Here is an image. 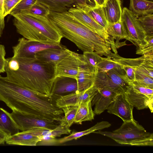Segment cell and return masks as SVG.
Instances as JSON below:
<instances>
[{
    "label": "cell",
    "instance_id": "cell-4",
    "mask_svg": "<svg viewBox=\"0 0 153 153\" xmlns=\"http://www.w3.org/2000/svg\"><path fill=\"white\" fill-rule=\"evenodd\" d=\"M17 32L28 40L60 44L62 38L48 17L19 12L11 15Z\"/></svg>",
    "mask_w": 153,
    "mask_h": 153
},
{
    "label": "cell",
    "instance_id": "cell-1",
    "mask_svg": "<svg viewBox=\"0 0 153 153\" xmlns=\"http://www.w3.org/2000/svg\"><path fill=\"white\" fill-rule=\"evenodd\" d=\"M53 99L40 96L0 75V100L13 111L46 120L59 122L64 112Z\"/></svg>",
    "mask_w": 153,
    "mask_h": 153
},
{
    "label": "cell",
    "instance_id": "cell-37",
    "mask_svg": "<svg viewBox=\"0 0 153 153\" xmlns=\"http://www.w3.org/2000/svg\"><path fill=\"white\" fill-rule=\"evenodd\" d=\"M22 0H4V16L10 14L12 10Z\"/></svg>",
    "mask_w": 153,
    "mask_h": 153
},
{
    "label": "cell",
    "instance_id": "cell-33",
    "mask_svg": "<svg viewBox=\"0 0 153 153\" xmlns=\"http://www.w3.org/2000/svg\"><path fill=\"white\" fill-rule=\"evenodd\" d=\"M137 19L147 34L153 35V14L137 17Z\"/></svg>",
    "mask_w": 153,
    "mask_h": 153
},
{
    "label": "cell",
    "instance_id": "cell-28",
    "mask_svg": "<svg viewBox=\"0 0 153 153\" xmlns=\"http://www.w3.org/2000/svg\"><path fill=\"white\" fill-rule=\"evenodd\" d=\"M106 30L109 35L115 39L116 42L115 43L116 47L117 45L120 43V40L123 39H126L128 37L121 20L113 23L108 22Z\"/></svg>",
    "mask_w": 153,
    "mask_h": 153
},
{
    "label": "cell",
    "instance_id": "cell-31",
    "mask_svg": "<svg viewBox=\"0 0 153 153\" xmlns=\"http://www.w3.org/2000/svg\"><path fill=\"white\" fill-rule=\"evenodd\" d=\"M120 68V65L114 60L106 57L98 64L95 70L100 73H106L112 69Z\"/></svg>",
    "mask_w": 153,
    "mask_h": 153
},
{
    "label": "cell",
    "instance_id": "cell-15",
    "mask_svg": "<svg viewBox=\"0 0 153 153\" xmlns=\"http://www.w3.org/2000/svg\"><path fill=\"white\" fill-rule=\"evenodd\" d=\"M98 90L91 103L92 106L95 105L93 111L95 114L100 115L107 109L118 94L108 89Z\"/></svg>",
    "mask_w": 153,
    "mask_h": 153
},
{
    "label": "cell",
    "instance_id": "cell-25",
    "mask_svg": "<svg viewBox=\"0 0 153 153\" xmlns=\"http://www.w3.org/2000/svg\"><path fill=\"white\" fill-rule=\"evenodd\" d=\"M111 123L106 121L97 122L94 126L86 130L79 131H73L68 136L58 139L59 143H63L73 140H76L84 135L94 133L97 131L101 130L110 127Z\"/></svg>",
    "mask_w": 153,
    "mask_h": 153
},
{
    "label": "cell",
    "instance_id": "cell-7",
    "mask_svg": "<svg viewBox=\"0 0 153 153\" xmlns=\"http://www.w3.org/2000/svg\"><path fill=\"white\" fill-rule=\"evenodd\" d=\"M60 44H50L30 40L22 37L18 40L17 44L12 47L13 56L16 58H30L35 57L39 52L51 48H60Z\"/></svg>",
    "mask_w": 153,
    "mask_h": 153
},
{
    "label": "cell",
    "instance_id": "cell-6",
    "mask_svg": "<svg viewBox=\"0 0 153 153\" xmlns=\"http://www.w3.org/2000/svg\"><path fill=\"white\" fill-rule=\"evenodd\" d=\"M121 20L127 34L126 40L132 42L137 48H140L146 43L145 38L147 35L146 33L137 17L126 7L122 9Z\"/></svg>",
    "mask_w": 153,
    "mask_h": 153
},
{
    "label": "cell",
    "instance_id": "cell-18",
    "mask_svg": "<svg viewBox=\"0 0 153 153\" xmlns=\"http://www.w3.org/2000/svg\"><path fill=\"white\" fill-rule=\"evenodd\" d=\"M40 141L39 137L28 130L22 131L7 138L6 142L8 144L27 146H36Z\"/></svg>",
    "mask_w": 153,
    "mask_h": 153
},
{
    "label": "cell",
    "instance_id": "cell-36",
    "mask_svg": "<svg viewBox=\"0 0 153 153\" xmlns=\"http://www.w3.org/2000/svg\"><path fill=\"white\" fill-rule=\"evenodd\" d=\"M37 0H22L12 10L10 14L12 15L26 9L36 4Z\"/></svg>",
    "mask_w": 153,
    "mask_h": 153
},
{
    "label": "cell",
    "instance_id": "cell-30",
    "mask_svg": "<svg viewBox=\"0 0 153 153\" xmlns=\"http://www.w3.org/2000/svg\"><path fill=\"white\" fill-rule=\"evenodd\" d=\"M77 106H68L61 108L63 110L64 115L59 121V124L68 128L74 123Z\"/></svg>",
    "mask_w": 153,
    "mask_h": 153
},
{
    "label": "cell",
    "instance_id": "cell-8",
    "mask_svg": "<svg viewBox=\"0 0 153 153\" xmlns=\"http://www.w3.org/2000/svg\"><path fill=\"white\" fill-rule=\"evenodd\" d=\"M86 61L83 54L72 51L55 65L56 76H64L76 79L81 66Z\"/></svg>",
    "mask_w": 153,
    "mask_h": 153
},
{
    "label": "cell",
    "instance_id": "cell-42",
    "mask_svg": "<svg viewBox=\"0 0 153 153\" xmlns=\"http://www.w3.org/2000/svg\"><path fill=\"white\" fill-rule=\"evenodd\" d=\"M76 3V5L79 7L87 10L91 7V6L88 4L86 0H74Z\"/></svg>",
    "mask_w": 153,
    "mask_h": 153
},
{
    "label": "cell",
    "instance_id": "cell-46",
    "mask_svg": "<svg viewBox=\"0 0 153 153\" xmlns=\"http://www.w3.org/2000/svg\"><path fill=\"white\" fill-rule=\"evenodd\" d=\"M1 35H2V34L1 33V32H0V37H1Z\"/></svg>",
    "mask_w": 153,
    "mask_h": 153
},
{
    "label": "cell",
    "instance_id": "cell-34",
    "mask_svg": "<svg viewBox=\"0 0 153 153\" xmlns=\"http://www.w3.org/2000/svg\"><path fill=\"white\" fill-rule=\"evenodd\" d=\"M83 54L88 64L95 69L98 64L104 58L95 51L84 52Z\"/></svg>",
    "mask_w": 153,
    "mask_h": 153
},
{
    "label": "cell",
    "instance_id": "cell-39",
    "mask_svg": "<svg viewBox=\"0 0 153 153\" xmlns=\"http://www.w3.org/2000/svg\"><path fill=\"white\" fill-rule=\"evenodd\" d=\"M132 88L135 91L143 94L153 98V89L144 86L130 85Z\"/></svg>",
    "mask_w": 153,
    "mask_h": 153
},
{
    "label": "cell",
    "instance_id": "cell-22",
    "mask_svg": "<svg viewBox=\"0 0 153 153\" xmlns=\"http://www.w3.org/2000/svg\"><path fill=\"white\" fill-rule=\"evenodd\" d=\"M37 2L46 7L50 12L56 13L68 11L76 5L74 0H37Z\"/></svg>",
    "mask_w": 153,
    "mask_h": 153
},
{
    "label": "cell",
    "instance_id": "cell-11",
    "mask_svg": "<svg viewBox=\"0 0 153 153\" xmlns=\"http://www.w3.org/2000/svg\"><path fill=\"white\" fill-rule=\"evenodd\" d=\"M134 107L126 98L124 93H121L117 95L107 110L108 113L120 117L123 122H127L134 119Z\"/></svg>",
    "mask_w": 153,
    "mask_h": 153
},
{
    "label": "cell",
    "instance_id": "cell-13",
    "mask_svg": "<svg viewBox=\"0 0 153 153\" xmlns=\"http://www.w3.org/2000/svg\"><path fill=\"white\" fill-rule=\"evenodd\" d=\"M77 91H79L76 79L64 76L55 78L51 91L52 97H58Z\"/></svg>",
    "mask_w": 153,
    "mask_h": 153
},
{
    "label": "cell",
    "instance_id": "cell-9",
    "mask_svg": "<svg viewBox=\"0 0 153 153\" xmlns=\"http://www.w3.org/2000/svg\"><path fill=\"white\" fill-rule=\"evenodd\" d=\"M10 114L21 131L39 127L53 129L59 124V122L46 120L16 111H13Z\"/></svg>",
    "mask_w": 153,
    "mask_h": 153
},
{
    "label": "cell",
    "instance_id": "cell-44",
    "mask_svg": "<svg viewBox=\"0 0 153 153\" xmlns=\"http://www.w3.org/2000/svg\"><path fill=\"white\" fill-rule=\"evenodd\" d=\"M95 4V6L102 7L104 4L106 0H94Z\"/></svg>",
    "mask_w": 153,
    "mask_h": 153
},
{
    "label": "cell",
    "instance_id": "cell-35",
    "mask_svg": "<svg viewBox=\"0 0 153 153\" xmlns=\"http://www.w3.org/2000/svg\"><path fill=\"white\" fill-rule=\"evenodd\" d=\"M145 40L146 43L140 48H137L136 54L143 55L153 52V35H147Z\"/></svg>",
    "mask_w": 153,
    "mask_h": 153
},
{
    "label": "cell",
    "instance_id": "cell-16",
    "mask_svg": "<svg viewBox=\"0 0 153 153\" xmlns=\"http://www.w3.org/2000/svg\"><path fill=\"white\" fill-rule=\"evenodd\" d=\"M124 94L128 102L137 109L142 110L149 108L152 112L153 98L135 91L131 85Z\"/></svg>",
    "mask_w": 153,
    "mask_h": 153
},
{
    "label": "cell",
    "instance_id": "cell-43",
    "mask_svg": "<svg viewBox=\"0 0 153 153\" xmlns=\"http://www.w3.org/2000/svg\"><path fill=\"white\" fill-rule=\"evenodd\" d=\"M7 138L5 134L0 129V144L4 143Z\"/></svg>",
    "mask_w": 153,
    "mask_h": 153
},
{
    "label": "cell",
    "instance_id": "cell-10",
    "mask_svg": "<svg viewBox=\"0 0 153 153\" xmlns=\"http://www.w3.org/2000/svg\"><path fill=\"white\" fill-rule=\"evenodd\" d=\"M98 91L93 84L85 90L59 96L55 100V102L56 105L61 108L68 106H78L83 102L92 100Z\"/></svg>",
    "mask_w": 153,
    "mask_h": 153
},
{
    "label": "cell",
    "instance_id": "cell-41",
    "mask_svg": "<svg viewBox=\"0 0 153 153\" xmlns=\"http://www.w3.org/2000/svg\"><path fill=\"white\" fill-rule=\"evenodd\" d=\"M4 2V0H0V32L2 34L5 26Z\"/></svg>",
    "mask_w": 153,
    "mask_h": 153
},
{
    "label": "cell",
    "instance_id": "cell-29",
    "mask_svg": "<svg viewBox=\"0 0 153 153\" xmlns=\"http://www.w3.org/2000/svg\"><path fill=\"white\" fill-rule=\"evenodd\" d=\"M85 10L89 15L97 23L106 30L108 25V22L102 7H92Z\"/></svg>",
    "mask_w": 153,
    "mask_h": 153
},
{
    "label": "cell",
    "instance_id": "cell-24",
    "mask_svg": "<svg viewBox=\"0 0 153 153\" xmlns=\"http://www.w3.org/2000/svg\"><path fill=\"white\" fill-rule=\"evenodd\" d=\"M91 101L83 102L77 106L74 123L81 124L82 122L94 119L95 114L92 108Z\"/></svg>",
    "mask_w": 153,
    "mask_h": 153
},
{
    "label": "cell",
    "instance_id": "cell-2",
    "mask_svg": "<svg viewBox=\"0 0 153 153\" xmlns=\"http://www.w3.org/2000/svg\"><path fill=\"white\" fill-rule=\"evenodd\" d=\"M5 76L10 81L31 90L40 96L52 97L56 77L55 66L35 57L6 58Z\"/></svg>",
    "mask_w": 153,
    "mask_h": 153
},
{
    "label": "cell",
    "instance_id": "cell-23",
    "mask_svg": "<svg viewBox=\"0 0 153 153\" xmlns=\"http://www.w3.org/2000/svg\"><path fill=\"white\" fill-rule=\"evenodd\" d=\"M128 9L137 17L152 14L153 2L148 0H130Z\"/></svg>",
    "mask_w": 153,
    "mask_h": 153
},
{
    "label": "cell",
    "instance_id": "cell-27",
    "mask_svg": "<svg viewBox=\"0 0 153 153\" xmlns=\"http://www.w3.org/2000/svg\"><path fill=\"white\" fill-rule=\"evenodd\" d=\"M94 85L97 89L106 88L118 94L123 93L112 82L106 73L95 70Z\"/></svg>",
    "mask_w": 153,
    "mask_h": 153
},
{
    "label": "cell",
    "instance_id": "cell-32",
    "mask_svg": "<svg viewBox=\"0 0 153 153\" xmlns=\"http://www.w3.org/2000/svg\"><path fill=\"white\" fill-rule=\"evenodd\" d=\"M19 12L48 17L50 11L46 7L37 2L29 8L21 11Z\"/></svg>",
    "mask_w": 153,
    "mask_h": 153
},
{
    "label": "cell",
    "instance_id": "cell-5",
    "mask_svg": "<svg viewBox=\"0 0 153 153\" xmlns=\"http://www.w3.org/2000/svg\"><path fill=\"white\" fill-rule=\"evenodd\" d=\"M94 133L109 137L122 145L153 146V134L147 132L134 119L123 122L117 129L112 131L99 130Z\"/></svg>",
    "mask_w": 153,
    "mask_h": 153
},
{
    "label": "cell",
    "instance_id": "cell-21",
    "mask_svg": "<svg viewBox=\"0 0 153 153\" xmlns=\"http://www.w3.org/2000/svg\"><path fill=\"white\" fill-rule=\"evenodd\" d=\"M0 129L7 138L19 132V129L11 117L10 113L0 108Z\"/></svg>",
    "mask_w": 153,
    "mask_h": 153
},
{
    "label": "cell",
    "instance_id": "cell-20",
    "mask_svg": "<svg viewBox=\"0 0 153 153\" xmlns=\"http://www.w3.org/2000/svg\"><path fill=\"white\" fill-rule=\"evenodd\" d=\"M113 83L124 93L130 85V81L121 68L112 69L107 73Z\"/></svg>",
    "mask_w": 153,
    "mask_h": 153
},
{
    "label": "cell",
    "instance_id": "cell-38",
    "mask_svg": "<svg viewBox=\"0 0 153 153\" xmlns=\"http://www.w3.org/2000/svg\"><path fill=\"white\" fill-rule=\"evenodd\" d=\"M40 141L37 145H53L59 143L58 139L49 136H44L39 137Z\"/></svg>",
    "mask_w": 153,
    "mask_h": 153
},
{
    "label": "cell",
    "instance_id": "cell-3",
    "mask_svg": "<svg viewBox=\"0 0 153 153\" xmlns=\"http://www.w3.org/2000/svg\"><path fill=\"white\" fill-rule=\"evenodd\" d=\"M62 37L73 42L83 52L95 51L112 59L117 51L114 42L105 39L83 25L68 11L50 12L48 16Z\"/></svg>",
    "mask_w": 153,
    "mask_h": 153
},
{
    "label": "cell",
    "instance_id": "cell-26",
    "mask_svg": "<svg viewBox=\"0 0 153 153\" xmlns=\"http://www.w3.org/2000/svg\"><path fill=\"white\" fill-rule=\"evenodd\" d=\"M33 134L39 137L44 136H51L55 137H60L63 134H68L71 130L59 124L53 129L44 127H37L28 130Z\"/></svg>",
    "mask_w": 153,
    "mask_h": 153
},
{
    "label": "cell",
    "instance_id": "cell-17",
    "mask_svg": "<svg viewBox=\"0 0 153 153\" xmlns=\"http://www.w3.org/2000/svg\"><path fill=\"white\" fill-rule=\"evenodd\" d=\"M95 70L86 61L82 65L76 79L79 91L85 90L93 85Z\"/></svg>",
    "mask_w": 153,
    "mask_h": 153
},
{
    "label": "cell",
    "instance_id": "cell-14",
    "mask_svg": "<svg viewBox=\"0 0 153 153\" xmlns=\"http://www.w3.org/2000/svg\"><path fill=\"white\" fill-rule=\"evenodd\" d=\"M71 52L63 45L60 48H51L41 51L35 54V57L44 62L55 66Z\"/></svg>",
    "mask_w": 153,
    "mask_h": 153
},
{
    "label": "cell",
    "instance_id": "cell-12",
    "mask_svg": "<svg viewBox=\"0 0 153 153\" xmlns=\"http://www.w3.org/2000/svg\"><path fill=\"white\" fill-rule=\"evenodd\" d=\"M68 11L83 25L105 39L114 42V39L109 35L104 28L93 19L86 10L76 6L70 8Z\"/></svg>",
    "mask_w": 153,
    "mask_h": 153
},
{
    "label": "cell",
    "instance_id": "cell-45",
    "mask_svg": "<svg viewBox=\"0 0 153 153\" xmlns=\"http://www.w3.org/2000/svg\"><path fill=\"white\" fill-rule=\"evenodd\" d=\"M87 3L92 7L95 6V4L94 2L92 0H86Z\"/></svg>",
    "mask_w": 153,
    "mask_h": 153
},
{
    "label": "cell",
    "instance_id": "cell-40",
    "mask_svg": "<svg viewBox=\"0 0 153 153\" xmlns=\"http://www.w3.org/2000/svg\"><path fill=\"white\" fill-rule=\"evenodd\" d=\"M5 47L3 45L0 44V73L5 72Z\"/></svg>",
    "mask_w": 153,
    "mask_h": 153
},
{
    "label": "cell",
    "instance_id": "cell-19",
    "mask_svg": "<svg viewBox=\"0 0 153 153\" xmlns=\"http://www.w3.org/2000/svg\"><path fill=\"white\" fill-rule=\"evenodd\" d=\"M102 7L108 23L121 21L122 13L121 0H106Z\"/></svg>",
    "mask_w": 153,
    "mask_h": 153
}]
</instances>
